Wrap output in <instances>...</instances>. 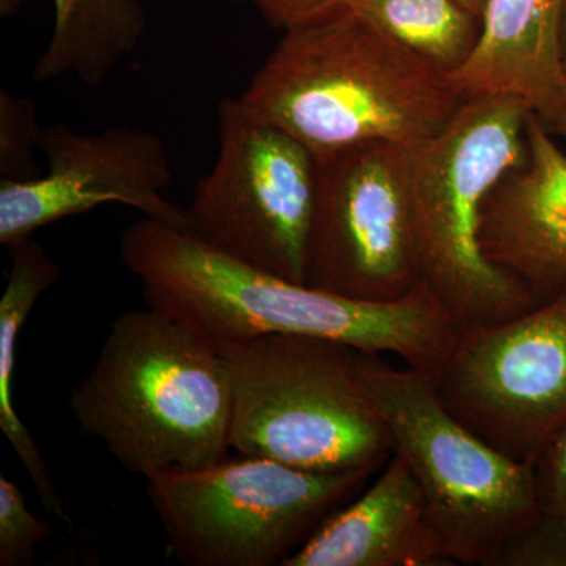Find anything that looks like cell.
Returning <instances> with one entry per match:
<instances>
[{"label": "cell", "mask_w": 566, "mask_h": 566, "mask_svg": "<svg viewBox=\"0 0 566 566\" xmlns=\"http://www.w3.org/2000/svg\"><path fill=\"white\" fill-rule=\"evenodd\" d=\"M118 253L145 303L219 354L262 335H307L389 354L433 374L460 335L424 285L389 303L348 300L240 262L156 219L128 227Z\"/></svg>", "instance_id": "cell-1"}, {"label": "cell", "mask_w": 566, "mask_h": 566, "mask_svg": "<svg viewBox=\"0 0 566 566\" xmlns=\"http://www.w3.org/2000/svg\"><path fill=\"white\" fill-rule=\"evenodd\" d=\"M441 71L353 9L285 29L240 102L314 153L370 140L415 147L464 103Z\"/></svg>", "instance_id": "cell-2"}, {"label": "cell", "mask_w": 566, "mask_h": 566, "mask_svg": "<svg viewBox=\"0 0 566 566\" xmlns=\"http://www.w3.org/2000/svg\"><path fill=\"white\" fill-rule=\"evenodd\" d=\"M232 409L221 354L150 305L111 324L98 359L70 394L82 433L147 480L227 458Z\"/></svg>", "instance_id": "cell-3"}, {"label": "cell", "mask_w": 566, "mask_h": 566, "mask_svg": "<svg viewBox=\"0 0 566 566\" xmlns=\"http://www.w3.org/2000/svg\"><path fill=\"white\" fill-rule=\"evenodd\" d=\"M531 109L509 95L465 98L446 128L409 147V199L420 277L458 333L515 318L536 304L479 243L488 193L526 164Z\"/></svg>", "instance_id": "cell-4"}, {"label": "cell", "mask_w": 566, "mask_h": 566, "mask_svg": "<svg viewBox=\"0 0 566 566\" xmlns=\"http://www.w3.org/2000/svg\"><path fill=\"white\" fill-rule=\"evenodd\" d=\"M232 386L230 449L312 472L381 471L392 436L368 368L376 354L270 334L221 353Z\"/></svg>", "instance_id": "cell-5"}, {"label": "cell", "mask_w": 566, "mask_h": 566, "mask_svg": "<svg viewBox=\"0 0 566 566\" xmlns=\"http://www.w3.org/2000/svg\"><path fill=\"white\" fill-rule=\"evenodd\" d=\"M394 453L422 491L427 516L450 565L497 566L505 546L542 517L534 464L488 444L442 403L433 375L390 367L376 354L368 368Z\"/></svg>", "instance_id": "cell-6"}, {"label": "cell", "mask_w": 566, "mask_h": 566, "mask_svg": "<svg viewBox=\"0 0 566 566\" xmlns=\"http://www.w3.org/2000/svg\"><path fill=\"white\" fill-rule=\"evenodd\" d=\"M240 457L147 480L178 564L283 566L379 472H312Z\"/></svg>", "instance_id": "cell-7"}, {"label": "cell", "mask_w": 566, "mask_h": 566, "mask_svg": "<svg viewBox=\"0 0 566 566\" xmlns=\"http://www.w3.org/2000/svg\"><path fill=\"white\" fill-rule=\"evenodd\" d=\"M218 159L193 188L186 230L240 262L305 283L314 151L259 120L240 98L218 106Z\"/></svg>", "instance_id": "cell-8"}, {"label": "cell", "mask_w": 566, "mask_h": 566, "mask_svg": "<svg viewBox=\"0 0 566 566\" xmlns=\"http://www.w3.org/2000/svg\"><path fill=\"white\" fill-rule=\"evenodd\" d=\"M316 192L305 283L368 303L423 285L409 199V153L386 140L314 153Z\"/></svg>", "instance_id": "cell-9"}, {"label": "cell", "mask_w": 566, "mask_h": 566, "mask_svg": "<svg viewBox=\"0 0 566 566\" xmlns=\"http://www.w3.org/2000/svg\"><path fill=\"white\" fill-rule=\"evenodd\" d=\"M431 375L461 423L535 464L566 427V282L515 318L458 335Z\"/></svg>", "instance_id": "cell-10"}, {"label": "cell", "mask_w": 566, "mask_h": 566, "mask_svg": "<svg viewBox=\"0 0 566 566\" xmlns=\"http://www.w3.org/2000/svg\"><path fill=\"white\" fill-rule=\"evenodd\" d=\"M41 153L46 175L0 181V244L107 203L186 229V210L164 196L174 174L166 145L155 133L114 126L81 134L54 123L43 129Z\"/></svg>", "instance_id": "cell-11"}, {"label": "cell", "mask_w": 566, "mask_h": 566, "mask_svg": "<svg viewBox=\"0 0 566 566\" xmlns=\"http://www.w3.org/2000/svg\"><path fill=\"white\" fill-rule=\"evenodd\" d=\"M551 134L531 112L527 161L488 193L479 227L488 262L520 279L536 304L566 282V155Z\"/></svg>", "instance_id": "cell-12"}, {"label": "cell", "mask_w": 566, "mask_h": 566, "mask_svg": "<svg viewBox=\"0 0 566 566\" xmlns=\"http://www.w3.org/2000/svg\"><path fill=\"white\" fill-rule=\"evenodd\" d=\"M566 0H486L482 35L449 80L464 98L509 95L547 128L566 117L562 20Z\"/></svg>", "instance_id": "cell-13"}, {"label": "cell", "mask_w": 566, "mask_h": 566, "mask_svg": "<svg viewBox=\"0 0 566 566\" xmlns=\"http://www.w3.org/2000/svg\"><path fill=\"white\" fill-rule=\"evenodd\" d=\"M422 491L397 453L283 566H446Z\"/></svg>", "instance_id": "cell-14"}, {"label": "cell", "mask_w": 566, "mask_h": 566, "mask_svg": "<svg viewBox=\"0 0 566 566\" xmlns=\"http://www.w3.org/2000/svg\"><path fill=\"white\" fill-rule=\"evenodd\" d=\"M7 249L11 268L0 297V430L31 476L44 509L63 521H70L46 460L13 403V376L22 326L31 316L36 301L57 283L61 270L46 249L32 237L14 241Z\"/></svg>", "instance_id": "cell-15"}, {"label": "cell", "mask_w": 566, "mask_h": 566, "mask_svg": "<svg viewBox=\"0 0 566 566\" xmlns=\"http://www.w3.org/2000/svg\"><path fill=\"white\" fill-rule=\"evenodd\" d=\"M54 28L33 70L39 82L76 77L102 85L147 32L142 0H52Z\"/></svg>", "instance_id": "cell-16"}, {"label": "cell", "mask_w": 566, "mask_h": 566, "mask_svg": "<svg viewBox=\"0 0 566 566\" xmlns=\"http://www.w3.org/2000/svg\"><path fill=\"white\" fill-rule=\"evenodd\" d=\"M353 9L447 77L474 54L482 20L457 0H353Z\"/></svg>", "instance_id": "cell-17"}, {"label": "cell", "mask_w": 566, "mask_h": 566, "mask_svg": "<svg viewBox=\"0 0 566 566\" xmlns=\"http://www.w3.org/2000/svg\"><path fill=\"white\" fill-rule=\"evenodd\" d=\"M43 129L31 99L0 92V174L2 180L25 181L40 177L36 153Z\"/></svg>", "instance_id": "cell-18"}, {"label": "cell", "mask_w": 566, "mask_h": 566, "mask_svg": "<svg viewBox=\"0 0 566 566\" xmlns=\"http://www.w3.org/2000/svg\"><path fill=\"white\" fill-rule=\"evenodd\" d=\"M51 531V521L29 510L21 488L0 475V566L28 565Z\"/></svg>", "instance_id": "cell-19"}, {"label": "cell", "mask_w": 566, "mask_h": 566, "mask_svg": "<svg viewBox=\"0 0 566 566\" xmlns=\"http://www.w3.org/2000/svg\"><path fill=\"white\" fill-rule=\"evenodd\" d=\"M497 566H566V527L542 515L505 546Z\"/></svg>", "instance_id": "cell-20"}, {"label": "cell", "mask_w": 566, "mask_h": 566, "mask_svg": "<svg viewBox=\"0 0 566 566\" xmlns=\"http://www.w3.org/2000/svg\"><path fill=\"white\" fill-rule=\"evenodd\" d=\"M534 469L542 515L566 527V427L546 446Z\"/></svg>", "instance_id": "cell-21"}, {"label": "cell", "mask_w": 566, "mask_h": 566, "mask_svg": "<svg viewBox=\"0 0 566 566\" xmlns=\"http://www.w3.org/2000/svg\"><path fill=\"white\" fill-rule=\"evenodd\" d=\"M352 3L353 0H255L253 6L271 24L285 31L292 25L348 9Z\"/></svg>", "instance_id": "cell-22"}, {"label": "cell", "mask_w": 566, "mask_h": 566, "mask_svg": "<svg viewBox=\"0 0 566 566\" xmlns=\"http://www.w3.org/2000/svg\"><path fill=\"white\" fill-rule=\"evenodd\" d=\"M461 7L465 10L471 11L472 14L479 17L480 20L483 18V11H485L486 0H457Z\"/></svg>", "instance_id": "cell-23"}, {"label": "cell", "mask_w": 566, "mask_h": 566, "mask_svg": "<svg viewBox=\"0 0 566 566\" xmlns=\"http://www.w3.org/2000/svg\"><path fill=\"white\" fill-rule=\"evenodd\" d=\"M22 3L24 0H0V14L7 18L13 17L21 9Z\"/></svg>", "instance_id": "cell-24"}, {"label": "cell", "mask_w": 566, "mask_h": 566, "mask_svg": "<svg viewBox=\"0 0 566 566\" xmlns=\"http://www.w3.org/2000/svg\"><path fill=\"white\" fill-rule=\"evenodd\" d=\"M551 133L557 134L558 137H564L566 140V117L562 118V120H558L557 123H554L553 126H549Z\"/></svg>", "instance_id": "cell-25"}, {"label": "cell", "mask_w": 566, "mask_h": 566, "mask_svg": "<svg viewBox=\"0 0 566 566\" xmlns=\"http://www.w3.org/2000/svg\"><path fill=\"white\" fill-rule=\"evenodd\" d=\"M562 51H564V57L566 55V2L564 10V20H562Z\"/></svg>", "instance_id": "cell-26"}, {"label": "cell", "mask_w": 566, "mask_h": 566, "mask_svg": "<svg viewBox=\"0 0 566 566\" xmlns=\"http://www.w3.org/2000/svg\"><path fill=\"white\" fill-rule=\"evenodd\" d=\"M564 77H565V84H566V55L564 57Z\"/></svg>", "instance_id": "cell-27"}, {"label": "cell", "mask_w": 566, "mask_h": 566, "mask_svg": "<svg viewBox=\"0 0 566 566\" xmlns=\"http://www.w3.org/2000/svg\"><path fill=\"white\" fill-rule=\"evenodd\" d=\"M234 2H255V0H234Z\"/></svg>", "instance_id": "cell-28"}]
</instances>
